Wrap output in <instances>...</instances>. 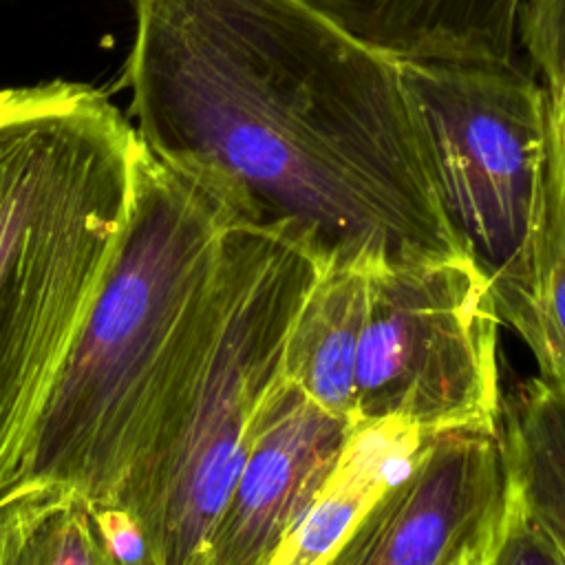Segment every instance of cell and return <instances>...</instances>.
Listing matches in <instances>:
<instances>
[{"label": "cell", "instance_id": "1", "mask_svg": "<svg viewBox=\"0 0 565 565\" xmlns=\"http://www.w3.org/2000/svg\"><path fill=\"white\" fill-rule=\"evenodd\" d=\"M139 141L322 267L472 256L399 60L309 0H135Z\"/></svg>", "mask_w": 565, "mask_h": 565}, {"label": "cell", "instance_id": "2", "mask_svg": "<svg viewBox=\"0 0 565 565\" xmlns=\"http://www.w3.org/2000/svg\"><path fill=\"white\" fill-rule=\"evenodd\" d=\"M234 218L214 190L139 141L121 238L38 424L40 492L126 512L141 499L218 338Z\"/></svg>", "mask_w": 565, "mask_h": 565}, {"label": "cell", "instance_id": "3", "mask_svg": "<svg viewBox=\"0 0 565 565\" xmlns=\"http://www.w3.org/2000/svg\"><path fill=\"white\" fill-rule=\"evenodd\" d=\"M137 132L68 79L0 88V565L75 499L31 481L38 424L121 238Z\"/></svg>", "mask_w": 565, "mask_h": 565}, {"label": "cell", "instance_id": "4", "mask_svg": "<svg viewBox=\"0 0 565 565\" xmlns=\"http://www.w3.org/2000/svg\"><path fill=\"white\" fill-rule=\"evenodd\" d=\"M322 263L289 234L234 218L223 247V318L183 428L128 512L152 565H207L214 532L285 380L287 344Z\"/></svg>", "mask_w": 565, "mask_h": 565}, {"label": "cell", "instance_id": "5", "mask_svg": "<svg viewBox=\"0 0 565 565\" xmlns=\"http://www.w3.org/2000/svg\"><path fill=\"white\" fill-rule=\"evenodd\" d=\"M444 203L521 338L547 181V88L521 64L399 60Z\"/></svg>", "mask_w": 565, "mask_h": 565}, {"label": "cell", "instance_id": "6", "mask_svg": "<svg viewBox=\"0 0 565 565\" xmlns=\"http://www.w3.org/2000/svg\"><path fill=\"white\" fill-rule=\"evenodd\" d=\"M501 322L492 280L475 256L373 269L355 422L395 419L422 433L499 428Z\"/></svg>", "mask_w": 565, "mask_h": 565}, {"label": "cell", "instance_id": "7", "mask_svg": "<svg viewBox=\"0 0 565 565\" xmlns=\"http://www.w3.org/2000/svg\"><path fill=\"white\" fill-rule=\"evenodd\" d=\"M508 505V461L499 428L428 433L333 563L492 565Z\"/></svg>", "mask_w": 565, "mask_h": 565}, {"label": "cell", "instance_id": "8", "mask_svg": "<svg viewBox=\"0 0 565 565\" xmlns=\"http://www.w3.org/2000/svg\"><path fill=\"white\" fill-rule=\"evenodd\" d=\"M353 424L285 375L260 415L207 565H274L335 470Z\"/></svg>", "mask_w": 565, "mask_h": 565}, {"label": "cell", "instance_id": "9", "mask_svg": "<svg viewBox=\"0 0 565 565\" xmlns=\"http://www.w3.org/2000/svg\"><path fill=\"white\" fill-rule=\"evenodd\" d=\"M397 60L519 64L523 0H309Z\"/></svg>", "mask_w": 565, "mask_h": 565}, {"label": "cell", "instance_id": "10", "mask_svg": "<svg viewBox=\"0 0 565 565\" xmlns=\"http://www.w3.org/2000/svg\"><path fill=\"white\" fill-rule=\"evenodd\" d=\"M499 430L510 481L503 534L516 530L565 565V384L541 373L519 384L501 399Z\"/></svg>", "mask_w": 565, "mask_h": 565}, {"label": "cell", "instance_id": "11", "mask_svg": "<svg viewBox=\"0 0 565 565\" xmlns=\"http://www.w3.org/2000/svg\"><path fill=\"white\" fill-rule=\"evenodd\" d=\"M426 435L395 419L355 422L335 470L274 565L333 563L360 519L408 468Z\"/></svg>", "mask_w": 565, "mask_h": 565}, {"label": "cell", "instance_id": "12", "mask_svg": "<svg viewBox=\"0 0 565 565\" xmlns=\"http://www.w3.org/2000/svg\"><path fill=\"white\" fill-rule=\"evenodd\" d=\"M371 271L322 267L287 344L285 375L327 411L355 422V369L369 313Z\"/></svg>", "mask_w": 565, "mask_h": 565}, {"label": "cell", "instance_id": "13", "mask_svg": "<svg viewBox=\"0 0 565 565\" xmlns=\"http://www.w3.org/2000/svg\"><path fill=\"white\" fill-rule=\"evenodd\" d=\"M523 340L539 373L565 384V179L552 152L534 247V313Z\"/></svg>", "mask_w": 565, "mask_h": 565}, {"label": "cell", "instance_id": "14", "mask_svg": "<svg viewBox=\"0 0 565 565\" xmlns=\"http://www.w3.org/2000/svg\"><path fill=\"white\" fill-rule=\"evenodd\" d=\"M521 51L545 86L565 82V0H523Z\"/></svg>", "mask_w": 565, "mask_h": 565}, {"label": "cell", "instance_id": "15", "mask_svg": "<svg viewBox=\"0 0 565 565\" xmlns=\"http://www.w3.org/2000/svg\"><path fill=\"white\" fill-rule=\"evenodd\" d=\"M108 563H152L141 525L117 505L90 508Z\"/></svg>", "mask_w": 565, "mask_h": 565}, {"label": "cell", "instance_id": "16", "mask_svg": "<svg viewBox=\"0 0 565 565\" xmlns=\"http://www.w3.org/2000/svg\"><path fill=\"white\" fill-rule=\"evenodd\" d=\"M547 88V132L550 152L556 159L565 179V82Z\"/></svg>", "mask_w": 565, "mask_h": 565}]
</instances>
